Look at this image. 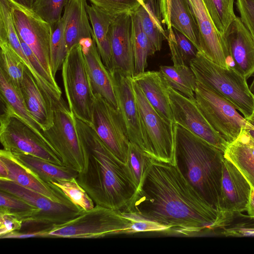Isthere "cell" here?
<instances>
[{
	"mask_svg": "<svg viewBox=\"0 0 254 254\" xmlns=\"http://www.w3.org/2000/svg\"><path fill=\"white\" fill-rule=\"evenodd\" d=\"M122 211L190 236L218 226L217 210L184 177L176 165L152 159L140 188Z\"/></svg>",
	"mask_w": 254,
	"mask_h": 254,
	"instance_id": "1",
	"label": "cell"
},
{
	"mask_svg": "<svg viewBox=\"0 0 254 254\" xmlns=\"http://www.w3.org/2000/svg\"><path fill=\"white\" fill-rule=\"evenodd\" d=\"M77 129L89 152L87 169L76 179L95 205L123 210L137 188L126 164L116 157L90 125L76 118Z\"/></svg>",
	"mask_w": 254,
	"mask_h": 254,
	"instance_id": "2",
	"label": "cell"
},
{
	"mask_svg": "<svg viewBox=\"0 0 254 254\" xmlns=\"http://www.w3.org/2000/svg\"><path fill=\"white\" fill-rule=\"evenodd\" d=\"M176 165L200 195L217 210L224 152L175 123Z\"/></svg>",
	"mask_w": 254,
	"mask_h": 254,
	"instance_id": "3",
	"label": "cell"
},
{
	"mask_svg": "<svg viewBox=\"0 0 254 254\" xmlns=\"http://www.w3.org/2000/svg\"><path fill=\"white\" fill-rule=\"evenodd\" d=\"M190 66L197 81L230 102L245 119L254 113V94L247 79L233 66L218 65L198 51Z\"/></svg>",
	"mask_w": 254,
	"mask_h": 254,
	"instance_id": "4",
	"label": "cell"
},
{
	"mask_svg": "<svg viewBox=\"0 0 254 254\" xmlns=\"http://www.w3.org/2000/svg\"><path fill=\"white\" fill-rule=\"evenodd\" d=\"M132 221L123 211L98 205L89 210H80L72 219L54 225L49 238H98L131 234Z\"/></svg>",
	"mask_w": 254,
	"mask_h": 254,
	"instance_id": "5",
	"label": "cell"
},
{
	"mask_svg": "<svg viewBox=\"0 0 254 254\" xmlns=\"http://www.w3.org/2000/svg\"><path fill=\"white\" fill-rule=\"evenodd\" d=\"M54 123L43 136L64 166L78 173L87 167L89 152L77 129L76 118L63 97L53 105Z\"/></svg>",
	"mask_w": 254,
	"mask_h": 254,
	"instance_id": "6",
	"label": "cell"
},
{
	"mask_svg": "<svg viewBox=\"0 0 254 254\" xmlns=\"http://www.w3.org/2000/svg\"><path fill=\"white\" fill-rule=\"evenodd\" d=\"M65 95L75 118L91 126L95 100L80 43L68 52L62 67Z\"/></svg>",
	"mask_w": 254,
	"mask_h": 254,
	"instance_id": "7",
	"label": "cell"
},
{
	"mask_svg": "<svg viewBox=\"0 0 254 254\" xmlns=\"http://www.w3.org/2000/svg\"><path fill=\"white\" fill-rule=\"evenodd\" d=\"M145 141V153L159 162L176 165L175 123L165 120L151 105L132 80Z\"/></svg>",
	"mask_w": 254,
	"mask_h": 254,
	"instance_id": "8",
	"label": "cell"
},
{
	"mask_svg": "<svg viewBox=\"0 0 254 254\" xmlns=\"http://www.w3.org/2000/svg\"><path fill=\"white\" fill-rule=\"evenodd\" d=\"M0 118V140L5 151L20 152L64 166L47 141L15 114L5 110Z\"/></svg>",
	"mask_w": 254,
	"mask_h": 254,
	"instance_id": "9",
	"label": "cell"
},
{
	"mask_svg": "<svg viewBox=\"0 0 254 254\" xmlns=\"http://www.w3.org/2000/svg\"><path fill=\"white\" fill-rule=\"evenodd\" d=\"M195 100L209 124L228 143L246 127V120L230 102L197 80Z\"/></svg>",
	"mask_w": 254,
	"mask_h": 254,
	"instance_id": "10",
	"label": "cell"
},
{
	"mask_svg": "<svg viewBox=\"0 0 254 254\" xmlns=\"http://www.w3.org/2000/svg\"><path fill=\"white\" fill-rule=\"evenodd\" d=\"M7 0L18 37L29 47L43 66L53 76L50 67L52 26L32 9L12 0Z\"/></svg>",
	"mask_w": 254,
	"mask_h": 254,
	"instance_id": "11",
	"label": "cell"
},
{
	"mask_svg": "<svg viewBox=\"0 0 254 254\" xmlns=\"http://www.w3.org/2000/svg\"><path fill=\"white\" fill-rule=\"evenodd\" d=\"M99 137L126 164L130 141L121 114L103 97L95 94L92 124Z\"/></svg>",
	"mask_w": 254,
	"mask_h": 254,
	"instance_id": "12",
	"label": "cell"
},
{
	"mask_svg": "<svg viewBox=\"0 0 254 254\" xmlns=\"http://www.w3.org/2000/svg\"><path fill=\"white\" fill-rule=\"evenodd\" d=\"M168 94L174 123L224 152L229 143L209 124L195 99L187 97L169 86Z\"/></svg>",
	"mask_w": 254,
	"mask_h": 254,
	"instance_id": "13",
	"label": "cell"
},
{
	"mask_svg": "<svg viewBox=\"0 0 254 254\" xmlns=\"http://www.w3.org/2000/svg\"><path fill=\"white\" fill-rule=\"evenodd\" d=\"M251 186L239 170L224 157L217 212L218 226L230 221L235 213L246 210Z\"/></svg>",
	"mask_w": 254,
	"mask_h": 254,
	"instance_id": "14",
	"label": "cell"
},
{
	"mask_svg": "<svg viewBox=\"0 0 254 254\" xmlns=\"http://www.w3.org/2000/svg\"><path fill=\"white\" fill-rule=\"evenodd\" d=\"M0 190L11 193L36 207L39 212L32 223L50 227L64 223L75 217L82 209L55 202L43 194L7 180L0 179Z\"/></svg>",
	"mask_w": 254,
	"mask_h": 254,
	"instance_id": "15",
	"label": "cell"
},
{
	"mask_svg": "<svg viewBox=\"0 0 254 254\" xmlns=\"http://www.w3.org/2000/svg\"><path fill=\"white\" fill-rule=\"evenodd\" d=\"M110 72L114 81L118 110L125 123L129 141L144 152L145 141L134 94L132 77L117 70Z\"/></svg>",
	"mask_w": 254,
	"mask_h": 254,
	"instance_id": "16",
	"label": "cell"
},
{
	"mask_svg": "<svg viewBox=\"0 0 254 254\" xmlns=\"http://www.w3.org/2000/svg\"><path fill=\"white\" fill-rule=\"evenodd\" d=\"M199 30V52L214 63L231 66L229 54L223 36L216 30L203 0H189Z\"/></svg>",
	"mask_w": 254,
	"mask_h": 254,
	"instance_id": "17",
	"label": "cell"
},
{
	"mask_svg": "<svg viewBox=\"0 0 254 254\" xmlns=\"http://www.w3.org/2000/svg\"><path fill=\"white\" fill-rule=\"evenodd\" d=\"M109 37L112 55V71L117 70L132 77L134 70L131 13H123L116 17L110 27Z\"/></svg>",
	"mask_w": 254,
	"mask_h": 254,
	"instance_id": "18",
	"label": "cell"
},
{
	"mask_svg": "<svg viewBox=\"0 0 254 254\" xmlns=\"http://www.w3.org/2000/svg\"><path fill=\"white\" fill-rule=\"evenodd\" d=\"M233 66L247 80L254 75V42L240 17L236 16L223 36Z\"/></svg>",
	"mask_w": 254,
	"mask_h": 254,
	"instance_id": "19",
	"label": "cell"
},
{
	"mask_svg": "<svg viewBox=\"0 0 254 254\" xmlns=\"http://www.w3.org/2000/svg\"><path fill=\"white\" fill-rule=\"evenodd\" d=\"M80 43L94 95H101L118 110V103L111 73L102 62L93 37L83 40Z\"/></svg>",
	"mask_w": 254,
	"mask_h": 254,
	"instance_id": "20",
	"label": "cell"
},
{
	"mask_svg": "<svg viewBox=\"0 0 254 254\" xmlns=\"http://www.w3.org/2000/svg\"><path fill=\"white\" fill-rule=\"evenodd\" d=\"M0 160L4 163L8 169V177L5 180L13 181L40 193L55 202L70 206L74 205L61 190L41 180L30 169L17 161L9 152L1 149Z\"/></svg>",
	"mask_w": 254,
	"mask_h": 254,
	"instance_id": "21",
	"label": "cell"
},
{
	"mask_svg": "<svg viewBox=\"0 0 254 254\" xmlns=\"http://www.w3.org/2000/svg\"><path fill=\"white\" fill-rule=\"evenodd\" d=\"M19 93L43 131L50 128L54 123L53 106L26 66Z\"/></svg>",
	"mask_w": 254,
	"mask_h": 254,
	"instance_id": "22",
	"label": "cell"
},
{
	"mask_svg": "<svg viewBox=\"0 0 254 254\" xmlns=\"http://www.w3.org/2000/svg\"><path fill=\"white\" fill-rule=\"evenodd\" d=\"M132 79L157 112L167 122L174 123L169 102V85L160 71H145L134 75Z\"/></svg>",
	"mask_w": 254,
	"mask_h": 254,
	"instance_id": "23",
	"label": "cell"
},
{
	"mask_svg": "<svg viewBox=\"0 0 254 254\" xmlns=\"http://www.w3.org/2000/svg\"><path fill=\"white\" fill-rule=\"evenodd\" d=\"M87 0H68L62 16L68 52L93 35L86 9Z\"/></svg>",
	"mask_w": 254,
	"mask_h": 254,
	"instance_id": "24",
	"label": "cell"
},
{
	"mask_svg": "<svg viewBox=\"0 0 254 254\" xmlns=\"http://www.w3.org/2000/svg\"><path fill=\"white\" fill-rule=\"evenodd\" d=\"M241 172L251 186L254 187V138L243 128L238 137L229 143L224 152Z\"/></svg>",
	"mask_w": 254,
	"mask_h": 254,
	"instance_id": "25",
	"label": "cell"
},
{
	"mask_svg": "<svg viewBox=\"0 0 254 254\" xmlns=\"http://www.w3.org/2000/svg\"><path fill=\"white\" fill-rule=\"evenodd\" d=\"M86 9L98 52L103 64L111 72L113 63L109 29L116 17L109 15L92 4H87Z\"/></svg>",
	"mask_w": 254,
	"mask_h": 254,
	"instance_id": "26",
	"label": "cell"
},
{
	"mask_svg": "<svg viewBox=\"0 0 254 254\" xmlns=\"http://www.w3.org/2000/svg\"><path fill=\"white\" fill-rule=\"evenodd\" d=\"M9 152L17 161L47 183L57 179L76 178L78 173L69 167L52 163L32 155L20 152Z\"/></svg>",
	"mask_w": 254,
	"mask_h": 254,
	"instance_id": "27",
	"label": "cell"
},
{
	"mask_svg": "<svg viewBox=\"0 0 254 254\" xmlns=\"http://www.w3.org/2000/svg\"><path fill=\"white\" fill-rule=\"evenodd\" d=\"M0 100L4 105L3 110L10 112L18 116L45 139L43 130L28 110L21 94L0 71Z\"/></svg>",
	"mask_w": 254,
	"mask_h": 254,
	"instance_id": "28",
	"label": "cell"
},
{
	"mask_svg": "<svg viewBox=\"0 0 254 254\" xmlns=\"http://www.w3.org/2000/svg\"><path fill=\"white\" fill-rule=\"evenodd\" d=\"M170 23L187 36L199 51L198 25L189 0H171Z\"/></svg>",
	"mask_w": 254,
	"mask_h": 254,
	"instance_id": "29",
	"label": "cell"
},
{
	"mask_svg": "<svg viewBox=\"0 0 254 254\" xmlns=\"http://www.w3.org/2000/svg\"><path fill=\"white\" fill-rule=\"evenodd\" d=\"M145 7L140 5L136 11L142 29L156 52L161 49L162 41L168 39V34L156 8L155 0H146Z\"/></svg>",
	"mask_w": 254,
	"mask_h": 254,
	"instance_id": "30",
	"label": "cell"
},
{
	"mask_svg": "<svg viewBox=\"0 0 254 254\" xmlns=\"http://www.w3.org/2000/svg\"><path fill=\"white\" fill-rule=\"evenodd\" d=\"M160 72L167 84L184 96L195 99L196 79L190 66L161 65Z\"/></svg>",
	"mask_w": 254,
	"mask_h": 254,
	"instance_id": "31",
	"label": "cell"
},
{
	"mask_svg": "<svg viewBox=\"0 0 254 254\" xmlns=\"http://www.w3.org/2000/svg\"><path fill=\"white\" fill-rule=\"evenodd\" d=\"M131 17L134 75H135L145 71L148 57L154 55L156 51L143 31L136 11L131 13Z\"/></svg>",
	"mask_w": 254,
	"mask_h": 254,
	"instance_id": "32",
	"label": "cell"
},
{
	"mask_svg": "<svg viewBox=\"0 0 254 254\" xmlns=\"http://www.w3.org/2000/svg\"><path fill=\"white\" fill-rule=\"evenodd\" d=\"M168 32V45L174 65L190 66L197 49L184 34L172 27Z\"/></svg>",
	"mask_w": 254,
	"mask_h": 254,
	"instance_id": "33",
	"label": "cell"
},
{
	"mask_svg": "<svg viewBox=\"0 0 254 254\" xmlns=\"http://www.w3.org/2000/svg\"><path fill=\"white\" fill-rule=\"evenodd\" d=\"M0 71L19 92L25 65L7 44L0 42Z\"/></svg>",
	"mask_w": 254,
	"mask_h": 254,
	"instance_id": "34",
	"label": "cell"
},
{
	"mask_svg": "<svg viewBox=\"0 0 254 254\" xmlns=\"http://www.w3.org/2000/svg\"><path fill=\"white\" fill-rule=\"evenodd\" d=\"M203 0L216 30L223 36L236 17L234 0Z\"/></svg>",
	"mask_w": 254,
	"mask_h": 254,
	"instance_id": "35",
	"label": "cell"
},
{
	"mask_svg": "<svg viewBox=\"0 0 254 254\" xmlns=\"http://www.w3.org/2000/svg\"><path fill=\"white\" fill-rule=\"evenodd\" d=\"M152 159L139 146L130 142L125 164L137 190L141 187Z\"/></svg>",
	"mask_w": 254,
	"mask_h": 254,
	"instance_id": "36",
	"label": "cell"
},
{
	"mask_svg": "<svg viewBox=\"0 0 254 254\" xmlns=\"http://www.w3.org/2000/svg\"><path fill=\"white\" fill-rule=\"evenodd\" d=\"M0 209L12 213L23 223H31L39 209L26 200L8 192L0 190Z\"/></svg>",
	"mask_w": 254,
	"mask_h": 254,
	"instance_id": "37",
	"label": "cell"
},
{
	"mask_svg": "<svg viewBox=\"0 0 254 254\" xmlns=\"http://www.w3.org/2000/svg\"><path fill=\"white\" fill-rule=\"evenodd\" d=\"M68 53L63 18L52 26L50 44V67L53 76L55 78L58 71L62 68Z\"/></svg>",
	"mask_w": 254,
	"mask_h": 254,
	"instance_id": "38",
	"label": "cell"
},
{
	"mask_svg": "<svg viewBox=\"0 0 254 254\" xmlns=\"http://www.w3.org/2000/svg\"><path fill=\"white\" fill-rule=\"evenodd\" d=\"M51 184L61 190L70 201L80 208L87 210L95 206V203L75 177L51 181Z\"/></svg>",
	"mask_w": 254,
	"mask_h": 254,
	"instance_id": "39",
	"label": "cell"
},
{
	"mask_svg": "<svg viewBox=\"0 0 254 254\" xmlns=\"http://www.w3.org/2000/svg\"><path fill=\"white\" fill-rule=\"evenodd\" d=\"M68 0H36L32 9L52 26L60 21Z\"/></svg>",
	"mask_w": 254,
	"mask_h": 254,
	"instance_id": "40",
	"label": "cell"
},
{
	"mask_svg": "<svg viewBox=\"0 0 254 254\" xmlns=\"http://www.w3.org/2000/svg\"><path fill=\"white\" fill-rule=\"evenodd\" d=\"M91 4L114 17L135 12L140 4L137 0H87Z\"/></svg>",
	"mask_w": 254,
	"mask_h": 254,
	"instance_id": "41",
	"label": "cell"
},
{
	"mask_svg": "<svg viewBox=\"0 0 254 254\" xmlns=\"http://www.w3.org/2000/svg\"><path fill=\"white\" fill-rule=\"evenodd\" d=\"M123 212L131 220V234L140 232H163L169 233L168 228L161 224L133 214Z\"/></svg>",
	"mask_w": 254,
	"mask_h": 254,
	"instance_id": "42",
	"label": "cell"
},
{
	"mask_svg": "<svg viewBox=\"0 0 254 254\" xmlns=\"http://www.w3.org/2000/svg\"><path fill=\"white\" fill-rule=\"evenodd\" d=\"M236 5L240 17L254 42V0H236Z\"/></svg>",
	"mask_w": 254,
	"mask_h": 254,
	"instance_id": "43",
	"label": "cell"
},
{
	"mask_svg": "<svg viewBox=\"0 0 254 254\" xmlns=\"http://www.w3.org/2000/svg\"><path fill=\"white\" fill-rule=\"evenodd\" d=\"M22 224L15 215L0 209V238L10 232L20 230Z\"/></svg>",
	"mask_w": 254,
	"mask_h": 254,
	"instance_id": "44",
	"label": "cell"
},
{
	"mask_svg": "<svg viewBox=\"0 0 254 254\" xmlns=\"http://www.w3.org/2000/svg\"><path fill=\"white\" fill-rule=\"evenodd\" d=\"M52 226L48 227L41 230L29 232H20L18 231H15L7 233L0 237V239H25L33 237H48L49 232Z\"/></svg>",
	"mask_w": 254,
	"mask_h": 254,
	"instance_id": "45",
	"label": "cell"
},
{
	"mask_svg": "<svg viewBox=\"0 0 254 254\" xmlns=\"http://www.w3.org/2000/svg\"><path fill=\"white\" fill-rule=\"evenodd\" d=\"M246 211L249 217L254 219V187L253 186H251V193Z\"/></svg>",
	"mask_w": 254,
	"mask_h": 254,
	"instance_id": "46",
	"label": "cell"
},
{
	"mask_svg": "<svg viewBox=\"0 0 254 254\" xmlns=\"http://www.w3.org/2000/svg\"><path fill=\"white\" fill-rule=\"evenodd\" d=\"M8 177V169L4 163L0 160V179H6Z\"/></svg>",
	"mask_w": 254,
	"mask_h": 254,
	"instance_id": "47",
	"label": "cell"
},
{
	"mask_svg": "<svg viewBox=\"0 0 254 254\" xmlns=\"http://www.w3.org/2000/svg\"><path fill=\"white\" fill-rule=\"evenodd\" d=\"M15 2L26 7L32 9L36 0H12Z\"/></svg>",
	"mask_w": 254,
	"mask_h": 254,
	"instance_id": "48",
	"label": "cell"
},
{
	"mask_svg": "<svg viewBox=\"0 0 254 254\" xmlns=\"http://www.w3.org/2000/svg\"><path fill=\"white\" fill-rule=\"evenodd\" d=\"M171 0H159L160 4L163 7L169 8L171 6Z\"/></svg>",
	"mask_w": 254,
	"mask_h": 254,
	"instance_id": "49",
	"label": "cell"
},
{
	"mask_svg": "<svg viewBox=\"0 0 254 254\" xmlns=\"http://www.w3.org/2000/svg\"><path fill=\"white\" fill-rule=\"evenodd\" d=\"M246 129L250 135L254 138V127L249 125L247 123V126Z\"/></svg>",
	"mask_w": 254,
	"mask_h": 254,
	"instance_id": "50",
	"label": "cell"
},
{
	"mask_svg": "<svg viewBox=\"0 0 254 254\" xmlns=\"http://www.w3.org/2000/svg\"><path fill=\"white\" fill-rule=\"evenodd\" d=\"M246 120L249 125L254 127V113Z\"/></svg>",
	"mask_w": 254,
	"mask_h": 254,
	"instance_id": "51",
	"label": "cell"
},
{
	"mask_svg": "<svg viewBox=\"0 0 254 254\" xmlns=\"http://www.w3.org/2000/svg\"><path fill=\"white\" fill-rule=\"evenodd\" d=\"M250 89L251 92L254 94V77L251 84V87H250Z\"/></svg>",
	"mask_w": 254,
	"mask_h": 254,
	"instance_id": "52",
	"label": "cell"
},
{
	"mask_svg": "<svg viewBox=\"0 0 254 254\" xmlns=\"http://www.w3.org/2000/svg\"><path fill=\"white\" fill-rule=\"evenodd\" d=\"M140 3V5L143 6V7H145V1L146 0H137Z\"/></svg>",
	"mask_w": 254,
	"mask_h": 254,
	"instance_id": "53",
	"label": "cell"
}]
</instances>
